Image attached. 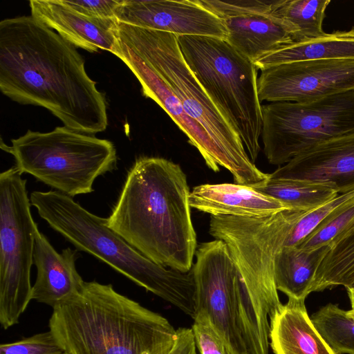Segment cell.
Wrapping results in <instances>:
<instances>
[{
	"label": "cell",
	"mask_w": 354,
	"mask_h": 354,
	"mask_svg": "<svg viewBox=\"0 0 354 354\" xmlns=\"http://www.w3.org/2000/svg\"><path fill=\"white\" fill-rule=\"evenodd\" d=\"M73 45L32 16L0 22V89L21 104L42 106L65 127L93 135L108 125L104 94Z\"/></svg>",
	"instance_id": "1"
},
{
	"label": "cell",
	"mask_w": 354,
	"mask_h": 354,
	"mask_svg": "<svg viewBox=\"0 0 354 354\" xmlns=\"http://www.w3.org/2000/svg\"><path fill=\"white\" fill-rule=\"evenodd\" d=\"M189 195L178 164L140 158L127 174L106 225L154 263L187 272L197 245Z\"/></svg>",
	"instance_id": "2"
},
{
	"label": "cell",
	"mask_w": 354,
	"mask_h": 354,
	"mask_svg": "<svg viewBox=\"0 0 354 354\" xmlns=\"http://www.w3.org/2000/svg\"><path fill=\"white\" fill-rule=\"evenodd\" d=\"M48 326L70 354H168L176 339L165 317L95 281L55 305Z\"/></svg>",
	"instance_id": "3"
},
{
	"label": "cell",
	"mask_w": 354,
	"mask_h": 354,
	"mask_svg": "<svg viewBox=\"0 0 354 354\" xmlns=\"http://www.w3.org/2000/svg\"><path fill=\"white\" fill-rule=\"evenodd\" d=\"M306 212L290 209L257 218L211 216L209 233L226 243L237 269L247 354H268L270 317L282 305L274 281L276 257Z\"/></svg>",
	"instance_id": "4"
},
{
	"label": "cell",
	"mask_w": 354,
	"mask_h": 354,
	"mask_svg": "<svg viewBox=\"0 0 354 354\" xmlns=\"http://www.w3.org/2000/svg\"><path fill=\"white\" fill-rule=\"evenodd\" d=\"M30 203L41 218L76 249L88 253L193 319L195 286L192 270L183 272L157 264L95 215L57 191H35Z\"/></svg>",
	"instance_id": "5"
},
{
	"label": "cell",
	"mask_w": 354,
	"mask_h": 354,
	"mask_svg": "<svg viewBox=\"0 0 354 354\" xmlns=\"http://www.w3.org/2000/svg\"><path fill=\"white\" fill-rule=\"evenodd\" d=\"M118 37L169 86L187 114L205 129L223 155L236 183L254 188L268 180L270 174L252 162L239 133L188 66L177 35L118 23Z\"/></svg>",
	"instance_id": "6"
},
{
	"label": "cell",
	"mask_w": 354,
	"mask_h": 354,
	"mask_svg": "<svg viewBox=\"0 0 354 354\" xmlns=\"http://www.w3.org/2000/svg\"><path fill=\"white\" fill-rule=\"evenodd\" d=\"M177 37L188 66L237 131L254 163L261 150L263 126L257 66L225 39L201 35Z\"/></svg>",
	"instance_id": "7"
},
{
	"label": "cell",
	"mask_w": 354,
	"mask_h": 354,
	"mask_svg": "<svg viewBox=\"0 0 354 354\" xmlns=\"http://www.w3.org/2000/svg\"><path fill=\"white\" fill-rule=\"evenodd\" d=\"M11 143L1 148L12 155L21 174L70 197L93 192L95 180L116 167L111 141L65 126L46 133L28 130Z\"/></svg>",
	"instance_id": "8"
},
{
	"label": "cell",
	"mask_w": 354,
	"mask_h": 354,
	"mask_svg": "<svg viewBox=\"0 0 354 354\" xmlns=\"http://www.w3.org/2000/svg\"><path fill=\"white\" fill-rule=\"evenodd\" d=\"M26 180L15 166L0 174V324H18L32 299L30 270L39 231Z\"/></svg>",
	"instance_id": "9"
},
{
	"label": "cell",
	"mask_w": 354,
	"mask_h": 354,
	"mask_svg": "<svg viewBox=\"0 0 354 354\" xmlns=\"http://www.w3.org/2000/svg\"><path fill=\"white\" fill-rule=\"evenodd\" d=\"M263 151L274 165L306 149L354 132V91L307 102L261 105Z\"/></svg>",
	"instance_id": "10"
},
{
	"label": "cell",
	"mask_w": 354,
	"mask_h": 354,
	"mask_svg": "<svg viewBox=\"0 0 354 354\" xmlns=\"http://www.w3.org/2000/svg\"><path fill=\"white\" fill-rule=\"evenodd\" d=\"M192 268L196 313L205 312L236 354H247L238 304V272L226 243L201 244Z\"/></svg>",
	"instance_id": "11"
},
{
	"label": "cell",
	"mask_w": 354,
	"mask_h": 354,
	"mask_svg": "<svg viewBox=\"0 0 354 354\" xmlns=\"http://www.w3.org/2000/svg\"><path fill=\"white\" fill-rule=\"evenodd\" d=\"M261 71L260 102H307L354 91V59L297 61Z\"/></svg>",
	"instance_id": "12"
},
{
	"label": "cell",
	"mask_w": 354,
	"mask_h": 354,
	"mask_svg": "<svg viewBox=\"0 0 354 354\" xmlns=\"http://www.w3.org/2000/svg\"><path fill=\"white\" fill-rule=\"evenodd\" d=\"M119 23L176 35H201L226 39L224 21L196 0H122Z\"/></svg>",
	"instance_id": "13"
},
{
	"label": "cell",
	"mask_w": 354,
	"mask_h": 354,
	"mask_svg": "<svg viewBox=\"0 0 354 354\" xmlns=\"http://www.w3.org/2000/svg\"><path fill=\"white\" fill-rule=\"evenodd\" d=\"M119 40V39H118ZM119 57L139 81L143 95L155 101L187 136L188 142L199 151L207 166L215 172L227 163L205 129L190 117L169 86L131 48L119 41Z\"/></svg>",
	"instance_id": "14"
},
{
	"label": "cell",
	"mask_w": 354,
	"mask_h": 354,
	"mask_svg": "<svg viewBox=\"0 0 354 354\" xmlns=\"http://www.w3.org/2000/svg\"><path fill=\"white\" fill-rule=\"evenodd\" d=\"M270 176L273 178L329 183L338 194L354 190V132L306 149Z\"/></svg>",
	"instance_id": "15"
},
{
	"label": "cell",
	"mask_w": 354,
	"mask_h": 354,
	"mask_svg": "<svg viewBox=\"0 0 354 354\" xmlns=\"http://www.w3.org/2000/svg\"><path fill=\"white\" fill-rule=\"evenodd\" d=\"M31 16L55 30L75 47L91 53L107 50L116 55L120 44L116 19H96L80 14L60 0H30Z\"/></svg>",
	"instance_id": "16"
},
{
	"label": "cell",
	"mask_w": 354,
	"mask_h": 354,
	"mask_svg": "<svg viewBox=\"0 0 354 354\" xmlns=\"http://www.w3.org/2000/svg\"><path fill=\"white\" fill-rule=\"evenodd\" d=\"M77 258V251L70 248L57 252L39 230L34 247L37 277L32 288V299L53 308L80 292L85 281L75 267Z\"/></svg>",
	"instance_id": "17"
},
{
	"label": "cell",
	"mask_w": 354,
	"mask_h": 354,
	"mask_svg": "<svg viewBox=\"0 0 354 354\" xmlns=\"http://www.w3.org/2000/svg\"><path fill=\"white\" fill-rule=\"evenodd\" d=\"M191 207L211 216L264 217L292 209L254 188L237 183L203 184L190 192Z\"/></svg>",
	"instance_id": "18"
},
{
	"label": "cell",
	"mask_w": 354,
	"mask_h": 354,
	"mask_svg": "<svg viewBox=\"0 0 354 354\" xmlns=\"http://www.w3.org/2000/svg\"><path fill=\"white\" fill-rule=\"evenodd\" d=\"M269 337L274 354H335L313 325L305 299L288 297L270 317Z\"/></svg>",
	"instance_id": "19"
},
{
	"label": "cell",
	"mask_w": 354,
	"mask_h": 354,
	"mask_svg": "<svg viewBox=\"0 0 354 354\" xmlns=\"http://www.w3.org/2000/svg\"><path fill=\"white\" fill-rule=\"evenodd\" d=\"M223 21L228 32L225 41L252 62L293 42L291 26L272 15H243Z\"/></svg>",
	"instance_id": "20"
},
{
	"label": "cell",
	"mask_w": 354,
	"mask_h": 354,
	"mask_svg": "<svg viewBox=\"0 0 354 354\" xmlns=\"http://www.w3.org/2000/svg\"><path fill=\"white\" fill-rule=\"evenodd\" d=\"M354 59V27L323 36L292 42L267 54L254 62L258 70L304 60Z\"/></svg>",
	"instance_id": "21"
},
{
	"label": "cell",
	"mask_w": 354,
	"mask_h": 354,
	"mask_svg": "<svg viewBox=\"0 0 354 354\" xmlns=\"http://www.w3.org/2000/svg\"><path fill=\"white\" fill-rule=\"evenodd\" d=\"M330 246L307 251L284 246L276 257L274 281L277 290L288 297L306 299L311 293L315 274Z\"/></svg>",
	"instance_id": "22"
},
{
	"label": "cell",
	"mask_w": 354,
	"mask_h": 354,
	"mask_svg": "<svg viewBox=\"0 0 354 354\" xmlns=\"http://www.w3.org/2000/svg\"><path fill=\"white\" fill-rule=\"evenodd\" d=\"M329 246L315 274L311 292L337 286L354 287V227L336 237Z\"/></svg>",
	"instance_id": "23"
},
{
	"label": "cell",
	"mask_w": 354,
	"mask_h": 354,
	"mask_svg": "<svg viewBox=\"0 0 354 354\" xmlns=\"http://www.w3.org/2000/svg\"><path fill=\"white\" fill-rule=\"evenodd\" d=\"M255 189L290 206L294 210L310 212L330 201L339 194L333 185L299 180L273 178Z\"/></svg>",
	"instance_id": "24"
},
{
	"label": "cell",
	"mask_w": 354,
	"mask_h": 354,
	"mask_svg": "<svg viewBox=\"0 0 354 354\" xmlns=\"http://www.w3.org/2000/svg\"><path fill=\"white\" fill-rule=\"evenodd\" d=\"M330 0H281L272 15L286 21L293 30V42L323 36L322 24Z\"/></svg>",
	"instance_id": "25"
},
{
	"label": "cell",
	"mask_w": 354,
	"mask_h": 354,
	"mask_svg": "<svg viewBox=\"0 0 354 354\" xmlns=\"http://www.w3.org/2000/svg\"><path fill=\"white\" fill-rule=\"evenodd\" d=\"M315 328L335 354H354V317L328 304L313 314Z\"/></svg>",
	"instance_id": "26"
},
{
	"label": "cell",
	"mask_w": 354,
	"mask_h": 354,
	"mask_svg": "<svg viewBox=\"0 0 354 354\" xmlns=\"http://www.w3.org/2000/svg\"><path fill=\"white\" fill-rule=\"evenodd\" d=\"M354 227V202L324 220L297 246L307 251L329 245L338 236Z\"/></svg>",
	"instance_id": "27"
},
{
	"label": "cell",
	"mask_w": 354,
	"mask_h": 354,
	"mask_svg": "<svg viewBox=\"0 0 354 354\" xmlns=\"http://www.w3.org/2000/svg\"><path fill=\"white\" fill-rule=\"evenodd\" d=\"M354 202V190L338 194L319 207L306 212L295 225L285 246L299 244L324 220L342 207Z\"/></svg>",
	"instance_id": "28"
},
{
	"label": "cell",
	"mask_w": 354,
	"mask_h": 354,
	"mask_svg": "<svg viewBox=\"0 0 354 354\" xmlns=\"http://www.w3.org/2000/svg\"><path fill=\"white\" fill-rule=\"evenodd\" d=\"M191 329L199 354H236L205 312L196 313Z\"/></svg>",
	"instance_id": "29"
},
{
	"label": "cell",
	"mask_w": 354,
	"mask_h": 354,
	"mask_svg": "<svg viewBox=\"0 0 354 354\" xmlns=\"http://www.w3.org/2000/svg\"><path fill=\"white\" fill-rule=\"evenodd\" d=\"M197 2L223 20L230 17L250 15H272L281 0L276 1H215L196 0Z\"/></svg>",
	"instance_id": "30"
},
{
	"label": "cell",
	"mask_w": 354,
	"mask_h": 354,
	"mask_svg": "<svg viewBox=\"0 0 354 354\" xmlns=\"http://www.w3.org/2000/svg\"><path fill=\"white\" fill-rule=\"evenodd\" d=\"M64 352L50 330L0 345V354H62Z\"/></svg>",
	"instance_id": "31"
},
{
	"label": "cell",
	"mask_w": 354,
	"mask_h": 354,
	"mask_svg": "<svg viewBox=\"0 0 354 354\" xmlns=\"http://www.w3.org/2000/svg\"><path fill=\"white\" fill-rule=\"evenodd\" d=\"M72 10L91 18L116 19L122 0H60Z\"/></svg>",
	"instance_id": "32"
},
{
	"label": "cell",
	"mask_w": 354,
	"mask_h": 354,
	"mask_svg": "<svg viewBox=\"0 0 354 354\" xmlns=\"http://www.w3.org/2000/svg\"><path fill=\"white\" fill-rule=\"evenodd\" d=\"M168 354H198L192 329L180 328L176 330V339Z\"/></svg>",
	"instance_id": "33"
},
{
	"label": "cell",
	"mask_w": 354,
	"mask_h": 354,
	"mask_svg": "<svg viewBox=\"0 0 354 354\" xmlns=\"http://www.w3.org/2000/svg\"><path fill=\"white\" fill-rule=\"evenodd\" d=\"M346 290L351 301V309L354 310V287Z\"/></svg>",
	"instance_id": "34"
},
{
	"label": "cell",
	"mask_w": 354,
	"mask_h": 354,
	"mask_svg": "<svg viewBox=\"0 0 354 354\" xmlns=\"http://www.w3.org/2000/svg\"><path fill=\"white\" fill-rule=\"evenodd\" d=\"M349 313H351V315L354 317V310L351 309L349 310Z\"/></svg>",
	"instance_id": "35"
},
{
	"label": "cell",
	"mask_w": 354,
	"mask_h": 354,
	"mask_svg": "<svg viewBox=\"0 0 354 354\" xmlns=\"http://www.w3.org/2000/svg\"><path fill=\"white\" fill-rule=\"evenodd\" d=\"M62 354H70V353H67V352L64 351V353H62Z\"/></svg>",
	"instance_id": "36"
}]
</instances>
